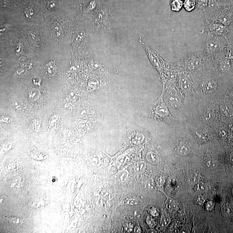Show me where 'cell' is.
Instances as JSON below:
<instances>
[{
	"mask_svg": "<svg viewBox=\"0 0 233 233\" xmlns=\"http://www.w3.org/2000/svg\"><path fill=\"white\" fill-rule=\"evenodd\" d=\"M199 61L197 59L192 60L190 61L189 62L188 64V67L189 69H192L196 68L199 65Z\"/></svg>",
	"mask_w": 233,
	"mask_h": 233,
	"instance_id": "e0dca14e",
	"label": "cell"
},
{
	"mask_svg": "<svg viewBox=\"0 0 233 233\" xmlns=\"http://www.w3.org/2000/svg\"><path fill=\"white\" fill-rule=\"evenodd\" d=\"M221 111L223 114H224L227 116H230L233 114L232 110L230 106L228 105H222L221 108Z\"/></svg>",
	"mask_w": 233,
	"mask_h": 233,
	"instance_id": "5bb4252c",
	"label": "cell"
},
{
	"mask_svg": "<svg viewBox=\"0 0 233 233\" xmlns=\"http://www.w3.org/2000/svg\"><path fill=\"white\" fill-rule=\"evenodd\" d=\"M170 104L173 107L177 108L180 105V101L179 98L176 96H172L170 97L169 100Z\"/></svg>",
	"mask_w": 233,
	"mask_h": 233,
	"instance_id": "8fae6325",
	"label": "cell"
},
{
	"mask_svg": "<svg viewBox=\"0 0 233 233\" xmlns=\"http://www.w3.org/2000/svg\"><path fill=\"white\" fill-rule=\"evenodd\" d=\"M146 187L147 188L152 189L154 187V182L151 179L149 180L146 183Z\"/></svg>",
	"mask_w": 233,
	"mask_h": 233,
	"instance_id": "cb8c5ba5",
	"label": "cell"
},
{
	"mask_svg": "<svg viewBox=\"0 0 233 233\" xmlns=\"http://www.w3.org/2000/svg\"><path fill=\"white\" fill-rule=\"evenodd\" d=\"M200 176L197 173H193L191 175L188 179L187 182L189 184L194 185L199 182Z\"/></svg>",
	"mask_w": 233,
	"mask_h": 233,
	"instance_id": "ba28073f",
	"label": "cell"
},
{
	"mask_svg": "<svg viewBox=\"0 0 233 233\" xmlns=\"http://www.w3.org/2000/svg\"><path fill=\"white\" fill-rule=\"evenodd\" d=\"M125 160V157H124V156H123V157H120L118 159V164L119 165H120V164H123V163H124V161Z\"/></svg>",
	"mask_w": 233,
	"mask_h": 233,
	"instance_id": "f1b7e54d",
	"label": "cell"
},
{
	"mask_svg": "<svg viewBox=\"0 0 233 233\" xmlns=\"http://www.w3.org/2000/svg\"><path fill=\"white\" fill-rule=\"evenodd\" d=\"M53 117H54V120L52 117H51V118L50 119V120H49L50 124H54L56 122H57V120L58 119L59 117H58V115L53 116Z\"/></svg>",
	"mask_w": 233,
	"mask_h": 233,
	"instance_id": "484cf974",
	"label": "cell"
},
{
	"mask_svg": "<svg viewBox=\"0 0 233 233\" xmlns=\"http://www.w3.org/2000/svg\"><path fill=\"white\" fill-rule=\"evenodd\" d=\"M195 201L197 203L200 204H202L204 202L205 200L204 198H203V196L201 195H198L196 196V199H195Z\"/></svg>",
	"mask_w": 233,
	"mask_h": 233,
	"instance_id": "d4e9b609",
	"label": "cell"
},
{
	"mask_svg": "<svg viewBox=\"0 0 233 233\" xmlns=\"http://www.w3.org/2000/svg\"><path fill=\"white\" fill-rule=\"evenodd\" d=\"M182 88L185 91H189L191 87L190 80L186 77H182L180 80Z\"/></svg>",
	"mask_w": 233,
	"mask_h": 233,
	"instance_id": "7c38bea8",
	"label": "cell"
},
{
	"mask_svg": "<svg viewBox=\"0 0 233 233\" xmlns=\"http://www.w3.org/2000/svg\"><path fill=\"white\" fill-rule=\"evenodd\" d=\"M146 167V164L144 162H140L136 164L134 166L135 172L137 174H143L145 172Z\"/></svg>",
	"mask_w": 233,
	"mask_h": 233,
	"instance_id": "5b68a950",
	"label": "cell"
},
{
	"mask_svg": "<svg viewBox=\"0 0 233 233\" xmlns=\"http://www.w3.org/2000/svg\"><path fill=\"white\" fill-rule=\"evenodd\" d=\"M225 211L226 213L229 214V213L231 212V208H229V207H226L225 208Z\"/></svg>",
	"mask_w": 233,
	"mask_h": 233,
	"instance_id": "836d02e7",
	"label": "cell"
},
{
	"mask_svg": "<svg viewBox=\"0 0 233 233\" xmlns=\"http://www.w3.org/2000/svg\"><path fill=\"white\" fill-rule=\"evenodd\" d=\"M144 136L142 134H138L133 139V143L135 144H138L143 142Z\"/></svg>",
	"mask_w": 233,
	"mask_h": 233,
	"instance_id": "44dd1931",
	"label": "cell"
},
{
	"mask_svg": "<svg viewBox=\"0 0 233 233\" xmlns=\"http://www.w3.org/2000/svg\"><path fill=\"white\" fill-rule=\"evenodd\" d=\"M51 30L54 35L57 37H60L62 34V30L60 26L58 23H55L51 27Z\"/></svg>",
	"mask_w": 233,
	"mask_h": 233,
	"instance_id": "30bf717a",
	"label": "cell"
},
{
	"mask_svg": "<svg viewBox=\"0 0 233 233\" xmlns=\"http://www.w3.org/2000/svg\"><path fill=\"white\" fill-rule=\"evenodd\" d=\"M146 222L149 226L151 228H153V227H155V223L154 221V220L152 218H151L150 217H148L147 218Z\"/></svg>",
	"mask_w": 233,
	"mask_h": 233,
	"instance_id": "603a6c76",
	"label": "cell"
},
{
	"mask_svg": "<svg viewBox=\"0 0 233 233\" xmlns=\"http://www.w3.org/2000/svg\"><path fill=\"white\" fill-rule=\"evenodd\" d=\"M202 87L203 89L206 92H211L216 88L217 84L213 80H208L203 83Z\"/></svg>",
	"mask_w": 233,
	"mask_h": 233,
	"instance_id": "3957f363",
	"label": "cell"
},
{
	"mask_svg": "<svg viewBox=\"0 0 233 233\" xmlns=\"http://www.w3.org/2000/svg\"><path fill=\"white\" fill-rule=\"evenodd\" d=\"M195 190L198 192H205L207 190V186L204 182H200L195 185Z\"/></svg>",
	"mask_w": 233,
	"mask_h": 233,
	"instance_id": "4fadbf2b",
	"label": "cell"
},
{
	"mask_svg": "<svg viewBox=\"0 0 233 233\" xmlns=\"http://www.w3.org/2000/svg\"><path fill=\"white\" fill-rule=\"evenodd\" d=\"M146 159L149 162L152 164L158 163L159 161V157L153 152H149L147 154Z\"/></svg>",
	"mask_w": 233,
	"mask_h": 233,
	"instance_id": "52a82bcc",
	"label": "cell"
},
{
	"mask_svg": "<svg viewBox=\"0 0 233 233\" xmlns=\"http://www.w3.org/2000/svg\"><path fill=\"white\" fill-rule=\"evenodd\" d=\"M37 94V92H29V97L30 99H34L35 94Z\"/></svg>",
	"mask_w": 233,
	"mask_h": 233,
	"instance_id": "4dcf8cb0",
	"label": "cell"
},
{
	"mask_svg": "<svg viewBox=\"0 0 233 233\" xmlns=\"http://www.w3.org/2000/svg\"><path fill=\"white\" fill-rule=\"evenodd\" d=\"M196 5L195 0H184L183 6L186 11L190 12L194 9Z\"/></svg>",
	"mask_w": 233,
	"mask_h": 233,
	"instance_id": "8992f818",
	"label": "cell"
},
{
	"mask_svg": "<svg viewBox=\"0 0 233 233\" xmlns=\"http://www.w3.org/2000/svg\"><path fill=\"white\" fill-rule=\"evenodd\" d=\"M155 112L159 117H167L169 115V112L166 106L162 102L156 106Z\"/></svg>",
	"mask_w": 233,
	"mask_h": 233,
	"instance_id": "6da1fadb",
	"label": "cell"
},
{
	"mask_svg": "<svg viewBox=\"0 0 233 233\" xmlns=\"http://www.w3.org/2000/svg\"><path fill=\"white\" fill-rule=\"evenodd\" d=\"M170 222V219L167 216H163L161 218V224L162 227H166Z\"/></svg>",
	"mask_w": 233,
	"mask_h": 233,
	"instance_id": "2e32d148",
	"label": "cell"
},
{
	"mask_svg": "<svg viewBox=\"0 0 233 233\" xmlns=\"http://www.w3.org/2000/svg\"><path fill=\"white\" fill-rule=\"evenodd\" d=\"M170 5L172 11L178 12L181 10L183 3L182 0H171Z\"/></svg>",
	"mask_w": 233,
	"mask_h": 233,
	"instance_id": "277c9868",
	"label": "cell"
},
{
	"mask_svg": "<svg viewBox=\"0 0 233 233\" xmlns=\"http://www.w3.org/2000/svg\"><path fill=\"white\" fill-rule=\"evenodd\" d=\"M125 229L126 231L128 232H131L133 230V227L131 224H127L125 227Z\"/></svg>",
	"mask_w": 233,
	"mask_h": 233,
	"instance_id": "f546056e",
	"label": "cell"
},
{
	"mask_svg": "<svg viewBox=\"0 0 233 233\" xmlns=\"http://www.w3.org/2000/svg\"><path fill=\"white\" fill-rule=\"evenodd\" d=\"M164 177H160L157 180V184L159 185V186H162V185L163 184H164Z\"/></svg>",
	"mask_w": 233,
	"mask_h": 233,
	"instance_id": "83f0119b",
	"label": "cell"
},
{
	"mask_svg": "<svg viewBox=\"0 0 233 233\" xmlns=\"http://www.w3.org/2000/svg\"><path fill=\"white\" fill-rule=\"evenodd\" d=\"M207 115L206 116V119H208L211 118V113L210 112H208L207 113Z\"/></svg>",
	"mask_w": 233,
	"mask_h": 233,
	"instance_id": "e575fe53",
	"label": "cell"
},
{
	"mask_svg": "<svg viewBox=\"0 0 233 233\" xmlns=\"http://www.w3.org/2000/svg\"><path fill=\"white\" fill-rule=\"evenodd\" d=\"M214 207V203L212 202H208L206 205V209L208 210H211Z\"/></svg>",
	"mask_w": 233,
	"mask_h": 233,
	"instance_id": "4316f807",
	"label": "cell"
},
{
	"mask_svg": "<svg viewBox=\"0 0 233 233\" xmlns=\"http://www.w3.org/2000/svg\"><path fill=\"white\" fill-rule=\"evenodd\" d=\"M134 232L135 233L141 232V229L139 227H136L134 229Z\"/></svg>",
	"mask_w": 233,
	"mask_h": 233,
	"instance_id": "d6a6232c",
	"label": "cell"
},
{
	"mask_svg": "<svg viewBox=\"0 0 233 233\" xmlns=\"http://www.w3.org/2000/svg\"><path fill=\"white\" fill-rule=\"evenodd\" d=\"M69 97L71 101L73 102H76L78 100V95L75 92L70 91L69 92Z\"/></svg>",
	"mask_w": 233,
	"mask_h": 233,
	"instance_id": "d6986e66",
	"label": "cell"
},
{
	"mask_svg": "<svg viewBox=\"0 0 233 233\" xmlns=\"http://www.w3.org/2000/svg\"><path fill=\"white\" fill-rule=\"evenodd\" d=\"M56 66L54 62H49L46 63L45 67V72L47 76L51 77L56 73Z\"/></svg>",
	"mask_w": 233,
	"mask_h": 233,
	"instance_id": "7a4b0ae2",
	"label": "cell"
},
{
	"mask_svg": "<svg viewBox=\"0 0 233 233\" xmlns=\"http://www.w3.org/2000/svg\"><path fill=\"white\" fill-rule=\"evenodd\" d=\"M207 167L209 169H214L216 167L217 162L214 160L208 161L206 163Z\"/></svg>",
	"mask_w": 233,
	"mask_h": 233,
	"instance_id": "7402d4cb",
	"label": "cell"
},
{
	"mask_svg": "<svg viewBox=\"0 0 233 233\" xmlns=\"http://www.w3.org/2000/svg\"><path fill=\"white\" fill-rule=\"evenodd\" d=\"M138 201L133 199H128L125 200V203L129 206H135L138 204Z\"/></svg>",
	"mask_w": 233,
	"mask_h": 233,
	"instance_id": "ffe728a7",
	"label": "cell"
},
{
	"mask_svg": "<svg viewBox=\"0 0 233 233\" xmlns=\"http://www.w3.org/2000/svg\"><path fill=\"white\" fill-rule=\"evenodd\" d=\"M230 160H231V163L233 164V153L231 155V158H230Z\"/></svg>",
	"mask_w": 233,
	"mask_h": 233,
	"instance_id": "d590c367",
	"label": "cell"
},
{
	"mask_svg": "<svg viewBox=\"0 0 233 233\" xmlns=\"http://www.w3.org/2000/svg\"><path fill=\"white\" fill-rule=\"evenodd\" d=\"M219 135L221 139H226L228 136V133L226 129L224 128H220L219 131Z\"/></svg>",
	"mask_w": 233,
	"mask_h": 233,
	"instance_id": "ac0fdd59",
	"label": "cell"
},
{
	"mask_svg": "<svg viewBox=\"0 0 233 233\" xmlns=\"http://www.w3.org/2000/svg\"><path fill=\"white\" fill-rule=\"evenodd\" d=\"M129 176V173L126 170H121L120 171L117 175L118 180L120 182H124L128 179Z\"/></svg>",
	"mask_w": 233,
	"mask_h": 233,
	"instance_id": "9c48e42d",
	"label": "cell"
},
{
	"mask_svg": "<svg viewBox=\"0 0 233 233\" xmlns=\"http://www.w3.org/2000/svg\"><path fill=\"white\" fill-rule=\"evenodd\" d=\"M151 214L152 216H158V211H157V210L155 208H153V209H151Z\"/></svg>",
	"mask_w": 233,
	"mask_h": 233,
	"instance_id": "1f68e13d",
	"label": "cell"
},
{
	"mask_svg": "<svg viewBox=\"0 0 233 233\" xmlns=\"http://www.w3.org/2000/svg\"><path fill=\"white\" fill-rule=\"evenodd\" d=\"M178 153L180 155H185L188 154L189 150L187 147L184 146H179L177 149Z\"/></svg>",
	"mask_w": 233,
	"mask_h": 233,
	"instance_id": "9a60e30c",
	"label": "cell"
}]
</instances>
